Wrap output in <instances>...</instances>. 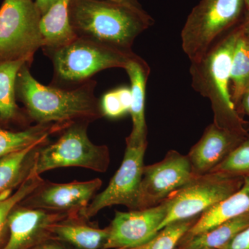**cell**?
Instances as JSON below:
<instances>
[{
	"label": "cell",
	"mask_w": 249,
	"mask_h": 249,
	"mask_svg": "<svg viewBox=\"0 0 249 249\" xmlns=\"http://www.w3.org/2000/svg\"><path fill=\"white\" fill-rule=\"evenodd\" d=\"M249 85V36L240 24V34L232 53L231 70V95L236 110L240 108L242 95Z\"/></svg>",
	"instance_id": "obj_23"
},
{
	"label": "cell",
	"mask_w": 249,
	"mask_h": 249,
	"mask_svg": "<svg viewBox=\"0 0 249 249\" xmlns=\"http://www.w3.org/2000/svg\"><path fill=\"white\" fill-rule=\"evenodd\" d=\"M31 65L26 62L18 71L16 91L31 123L90 124L103 117L101 102L94 93L96 80L71 89L46 86L31 75Z\"/></svg>",
	"instance_id": "obj_1"
},
{
	"label": "cell",
	"mask_w": 249,
	"mask_h": 249,
	"mask_svg": "<svg viewBox=\"0 0 249 249\" xmlns=\"http://www.w3.org/2000/svg\"><path fill=\"white\" fill-rule=\"evenodd\" d=\"M70 0H57L42 16L40 29L43 47L42 49H55L70 43L76 37L69 18Z\"/></svg>",
	"instance_id": "obj_20"
},
{
	"label": "cell",
	"mask_w": 249,
	"mask_h": 249,
	"mask_svg": "<svg viewBox=\"0 0 249 249\" xmlns=\"http://www.w3.org/2000/svg\"><path fill=\"white\" fill-rule=\"evenodd\" d=\"M26 62H29L21 60L0 64V126L4 128L24 129L31 125L24 109L18 105L16 91L18 71Z\"/></svg>",
	"instance_id": "obj_16"
},
{
	"label": "cell",
	"mask_w": 249,
	"mask_h": 249,
	"mask_svg": "<svg viewBox=\"0 0 249 249\" xmlns=\"http://www.w3.org/2000/svg\"><path fill=\"white\" fill-rule=\"evenodd\" d=\"M72 124H37L21 129L4 128L0 126V158L49 139L60 134Z\"/></svg>",
	"instance_id": "obj_19"
},
{
	"label": "cell",
	"mask_w": 249,
	"mask_h": 249,
	"mask_svg": "<svg viewBox=\"0 0 249 249\" xmlns=\"http://www.w3.org/2000/svg\"><path fill=\"white\" fill-rule=\"evenodd\" d=\"M193 177L188 157L176 150H169L158 163L144 165L139 210L158 206Z\"/></svg>",
	"instance_id": "obj_10"
},
{
	"label": "cell",
	"mask_w": 249,
	"mask_h": 249,
	"mask_svg": "<svg viewBox=\"0 0 249 249\" xmlns=\"http://www.w3.org/2000/svg\"><path fill=\"white\" fill-rule=\"evenodd\" d=\"M31 249H76L62 241L50 238Z\"/></svg>",
	"instance_id": "obj_29"
},
{
	"label": "cell",
	"mask_w": 249,
	"mask_h": 249,
	"mask_svg": "<svg viewBox=\"0 0 249 249\" xmlns=\"http://www.w3.org/2000/svg\"><path fill=\"white\" fill-rule=\"evenodd\" d=\"M245 7L244 0H201L181 33V47L190 61L200 59L235 27Z\"/></svg>",
	"instance_id": "obj_6"
},
{
	"label": "cell",
	"mask_w": 249,
	"mask_h": 249,
	"mask_svg": "<svg viewBox=\"0 0 249 249\" xmlns=\"http://www.w3.org/2000/svg\"><path fill=\"white\" fill-rule=\"evenodd\" d=\"M130 80L132 104L130 113L132 129L126 138V145H138L147 144V128L145 121V95L147 79L150 74V67L142 57L131 60L124 69Z\"/></svg>",
	"instance_id": "obj_15"
},
{
	"label": "cell",
	"mask_w": 249,
	"mask_h": 249,
	"mask_svg": "<svg viewBox=\"0 0 249 249\" xmlns=\"http://www.w3.org/2000/svg\"><path fill=\"white\" fill-rule=\"evenodd\" d=\"M42 49L53 63V79L49 85L65 89L80 87L103 70L124 69L139 55L78 37L58 48Z\"/></svg>",
	"instance_id": "obj_4"
},
{
	"label": "cell",
	"mask_w": 249,
	"mask_h": 249,
	"mask_svg": "<svg viewBox=\"0 0 249 249\" xmlns=\"http://www.w3.org/2000/svg\"><path fill=\"white\" fill-rule=\"evenodd\" d=\"M248 135L218 127L213 123L205 129L202 137L188 154L193 176L210 173Z\"/></svg>",
	"instance_id": "obj_14"
},
{
	"label": "cell",
	"mask_w": 249,
	"mask_h": 249,
	"mask_svg": "<svg viewBox=\"0 0 249 249\" xmlns=\"http://www.w3.org/2000/svg\"><path fill=\"white\" fill-rule=\"evenodd\" d=\"M199 216L168 224L160 229L152 240L134 249H176L179 241L199 219Z\"/></svg>",
	"instance_id": "obj_25"
},
{
	"label": "cell",
	"mask_w": 249,
	"mask_h": 249,
	"mask_svg": "<svg viewBox=\"0 0 249 249\" xmlns=\"http://www.w3.org/2000/svg\"><path fill=\"white\" fill-rule=\"evenodd\" d=\"M106 1H112V2L118 3L131 8V9L139 11V12L145 13L146 11L142 9V5L138 0H106Z\"/></svg>",
	"instance_id": "obj_31"
},
{
	"label": "cell",
	"mask_w": 249,
	"mask_h": 249,
	"mask_svg": "<svg viewBox=\"0 0 249 249\" xmlns=\"http://www.w3.org/2000/svg\"><path fill=\"white\" fill-rule=\"evenodd\" d=\"M233 194L205 211L183 238H190L233 218L249 213V177Z\"/></svg>",
	"instance_id": "obj_18"
},
{
	"label": "cell",
	"mask_w": 249,
	"mask_h": 249,
	"mask_svg": "<svg viewBox=\"0 0 249 249\" xmlns=\"http://www.w3.org/2000/svg\"><path fill=\"white\" fill-rule=\"evenodd\" d=\"M241 25L244 33L246 35L249 36V18H246L245 20L241 23Z\"/></svg>",
	"instance_id": "obj_33"
},
{
	"label": "cell",
	"mask_w": 249,
	"mask_h": 249,
	"mask_svg": "<svg viewBox=\"0 0 249 249\" xmlns=\"http://www.w3.org/2000/svg\"><path fill=\"white\" fill-rule=\"evenodd\" d=\"M147 145H126L120 168L106 189L96 195L80 213L82 217L89 220L101 210L115 205L126 206L129 211L140 209L141 187Z\"/></svg>",
	"instance_id": "obj_9"
},
{
	"label": "cell",
	"mask_w": 249,
	"mask_h": 249,
	"mask_svg": "<svg viewBox=\"0 0 249 249\" xmlns=\"http://www.w3.org/2000/svg\"><path fill=\"white\" fill-rule=\"evenodd\" d=\"M211 249V248H208V249Z\"/></svg>",
	"instance_id": "obj_35"
},
{
	"label": "cell",
	"mask_w": 249,
	"mask_h": 249,
	"mask_svg": "<svg viewBox=\"0 0 249 249\" xmlns=\"http://www.w3.org/2000/svg\"><path fill=\"white\" fill-rule=\"evenodd\" d=\"M44 180L40 175L31 171L22 184L14 190L0 193V249L4 247L9 237V217L11 211L31 194Z\"/></svg>",
	"instance_id": "obj_24"
},
{
	"label": "cell",
	"mask_w": 249,
	"mask_h": 249,
	"mask_svg": "<svg viewBox=\"0 0 249 249\" xmlns=\"http://www.w3.org/2000/svg\"><path fill=\"white\" fill-rule=\"evenodd\" d=\"M56 1L57 0H36L35 3L42 16L56 2Z\"/></svg>",
	"instance_id": "obj_32"
},
{
	"label": "cell",
	"mask_w": 249,
	"mask_h": 249,
	"mask_svg": "<svg viewBox=\"0 0 249 249\" xmlns=\"http://www.w3.org/2000/svg\"><path fill=\"white\" fill-rule=\"evenodd\" d=\"M244 1H245V7L248 11V16L247 18H249V0H244Z\"/></svg>",
	"instance_id": "obj_34"
},
{
	"label": "cell",
	"mask_w": 249,
	"mask_h": 249,
	"mask_svg": "<svg viewBox=\"0 0 249 249\" xmlns=\"http://www.w3.org/2000/svg\"><path fill=\"white\" fill-rule=\"evenodd\" d=\"M211 173H222L234 177H249V133L240 145Z\"/></svg>",
	"instance_id": "obj_27"
},
{
	"label": "cell",
	"mask_w": 249,
	"mask_h": 249,
	"mask_svg": "<svg viewBox=\"0 0 249 249\" xmlns=\"http://www.w3.org/2000/svg\"><path fill=\"white\" fill-rule=\"evenodd\" d=\"M69 18L76 37L133 54L139 35L155 24L147 12L106 0H70Z\"/></svg>",
	"instance_id": "obj_2"
},
{
	"label": "cell",
	"mask_w": 249,
	"mask_h": 249,
	"mask_svg": "<svg viewBox=\"0 0 249 249\" xmlns=\"http://www.w3.org/2000/svg\"><path fill=\"white\" fill-rule=\"evenodd\" d=\"M249 226V213L243 214L190 238L182 237L175 249H219Z\"/></svg>",
	"instance_id": "obj_22"
},
{
	"label": "cell",
	"mask_w": 249,
	"mask_h": 249,
	"mask_svg": "<svg viewBox=\"0 0 249 249\" xmlns=\"http://www.w3.org/2000/svg\"><path fill=\"white\" fill-rule=\"evenodd\" d=\"M166 201L149 209L116 211L103 249H134L152 240L167 214Z\"/></svg>",
	"instance_id": "obj_11"
},
{
	"label": "cell",
	"mask_w": 249,
	"mask_h": 249,
	"mask_svg": "<svg viewBox=\"0 0 249 249\" xmlns=\"http://www.w3.org/2000/svg\"><path fill=\"white\" fill-rule=\"evenodd\" d=\"M240 24L227 33L190 67L193 89L211 102L214 124L238 133H249V123L236 110L231 95L232 53Z\"/></svg>",
	"instance_id": "obj_3"
},
{
	"label": "cell",
	"mask_w": 249,
	"mask_h": 249,
	"mask_svg": "<svg viewBox=\"0 0 249 249\" xmlns=\"http://www.w3.org/2000/svg\"><path fill=\"white\" fill-rule=\"evenodd\" d=\"M239 114L242 116L245 114L249 116V85L242 95L239 108Z\"/></svg>",
	"instance_id": "obj_30"
},
{
	"label": "cell",
	"mask_w": 249,
	"mask_h": 249,
	"mask_svg": "<svg viewBox=\"0 0 249 249\" xmlns=\"http://www.w3.org/2000/svg\"><path fill=\"white\" fill-rule=\"evenodd\" d=\"M71 214L18 204L9 217V237L1 249H31L52 238L54 224Z\"/></svg>",
	"instance_id": "obj_13"
},
{
	"label": "cell",
	"mask_w": 249,
	"mask_h": 249,
	"mask_svg": "<svg viewBox=\"0 0 249 249\" xmlns=\"http://www.w3.org/2000/svg\"><path fill=\"white\" fill-rule=\"evenodd\" d=\"M101 186L102 181L100 178L66 183L43 181L20 204L50 212L80 214L96 196Z\"/></svg>",
	"instance_id": "obj_12"
},
{
	"label": "cell",
	"mask_w": 249,
	"mask_h": 249,
	"mask_svg": "<svg viewBox=\"0 0 249 249\" xmlns=\"http://www.w3.org/2000/svg\"><path fill=\"white\" fill-rule=\"evenodd\" d=\"M219 249H249V226Z\"/></svg>",
	"instance_id": "obj_28"
},
{
	"label": "cell",
	"mask_w": 249,
	"mask_h": 249,
	"mask_svg": "<svg viewBox=\"0 0 249 249\" xmlns=\"http://www.w3.org/2000/svg\"><path fill=\"white\" fill-rule=\"evenodd\" d=\"M244 181L243 178L222 173L193 177L165 199L167 214L160 231L171 223L201 215L238 191Z\"/></svg>",
	"instance_id": "obj_8"
},
{
	"label": "cell",
	"mask_w": 249,
	"mask_h": 249,
	"mask_svg": "<svg viewBox=\"0 0 249 249\" xmlns=\"http://www.w3.org/2000/svg\"><path fill=\"white\" fill-rule=\"evenodd\" d=\"M103 116L118 119L130 111L132 91L128 87H120L105 93L100 100Z\"/></svg>",
	"instance_id": "obj_26"
},
{
	"label": "cell",
	"mask_w": 249,
	"mask_h": 249,
	"mask_svg": "<svg viewBox=\"0 0 249 249\" xmlns=\"http://www.w3.org/2000/svg\"><path fill=\"white\" fill-rule=\"evenodd\" d=\"M80 214H71L52 228V238L65 242L76 249H103L109 234L105 229L88 224Z\"/></svg>",
	"instance_id": "obj_17"
},
{
	"label": "cell",
	"mask_w": 249,
	"mask_h": 249,
	"mask_svg": "<svg viewBox=\"0 0 249 249\" xmlns=\"http://www.w3.org/2000/svg\"><path fill=\"white\" fill-rule=\"evenodd\" d=\"M89 123L76 122L60 133L53 143L44 144L36 155L33 171L40 175L48 170L65 167H80L106 173L110 163L107 145H95L88 135Z\"/></svg>",
	"instance_id": "obj_5"
},
{
	"label": "cell",
	"mask_w": 249,
	"mask_h": 249,
	"mask_svg": "<svg viewBox=\"0 0 249 249\" xmlns=\"http://www.w3.org/2000/svg\"><path fill=\"white\" fill-rule=\"evenodd\" d=\"M41 18L33 0H4L0 7V64L21 60L32 63L43 47Z\"/></svg>",
	"instance_id": "obj_7"
},
{
	"label": "cell",
	"mask_w": 249,
	"mask_h": 249,
	"mask_svg": "<svg viewBox=\"0 0 249 249\" xmlns=\"http://www.w3.org/2000/svg\"><path fill=\"white\" fill-rule=\"evenodd\" d=\"M49 139L0 158V193L16 190L30 175L37 150Z\"/></svg>",
	"instance_id": "obj_21"
}]
</instances>
